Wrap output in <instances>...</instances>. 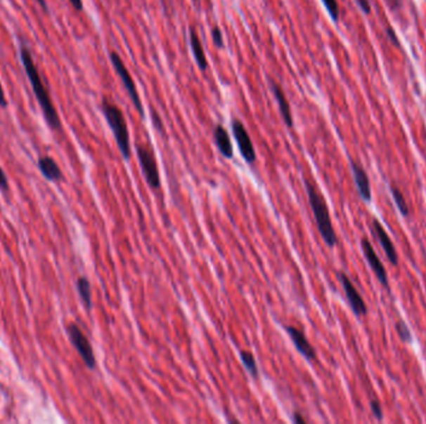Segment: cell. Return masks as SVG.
Masks as SVG:
<instances>
[{
	"label": "cell",
	"mask_w": 426,
	"mask_h": 424,
	"mask_svg": "<svg viewBox=\"0 0 426 424\" xmlns=\"http://www.w3.org/2000/svg\"><path fill=\"white\" fill-rule=\"evenodd\" d=\"M20 60H22L24 70L27 74L29 81L33 87L34 95L38 100V104L43 110L45 121L49 125L50 128L54 131H59L61 128L60 116L55 109L54 104L50 98L49 91L45 87L44 82L41 80V77L39 74L38 67L35 66L33 60V55L30 50L25 45H22L20 48Z\"/></svg>",
	"instance_id": "1"
},
{
	"label": "cell",
	"mask_w": 426,
	"mask_h": 424,
	"mask_svg": "<svg viewBox=\"0 0 426 424\" xmlns=\"http://www.w3.org/2000/svg\"><path fill=\"white\" fill-rule=\"evenodd\" d=\"M304 185H306L308 201H309L311 211L314 214V219L317 222L318 230L321 233V237L329 248H334L338 243V238H337V234H335L333 223L330 219L327 201L323 198L322 193L318 191L317 187L311 180H304Z\"/></svg>",
	"instance_id": "2"
},
{
	"label": "cell",
	"mask_w": 426,
	"mask_h": 424,
	"mask_svg": "<svg viewBox=\"0 0 426 424\" xmlns=\"http://www.w3.org/2000/svg\"><path fill=\"white\" fill-rule=\"evenodd\" d=\"M103 114L109 124L110 128L114 133L117 147L120 150L122 157L130 159L131 157V146H130V135L126 124L125 116L116 105L111 104L106 98L103 100Z\"/></svg>",
	"instance_id": "3"
},
{
	"label": "cell",
	"mask_w": 426,
	"mask_h": 424,
	"mask_svg": "<svg viewBox=\"0 0 426 424\" xmlns=\"http://www.w3.org/2000/svg\"><path fill=\"white\" fill-rule=\"evenodd\" d=\"M110 60L112 62V66L115 69L116 74L120 77L122 85H124L126 91L129 93V96L131 98L132 104L135 106V109L140 114V116L143 117L145 116V114H143V105H142L140 95L137 93L136 85H135V82L132 80L131 75H130V72H129L127 67L124 64V61L121 59L120 55L115 53V51H111L110 53Z\"/></svg>",
	"instance_id": "4"
},
{
	"label": "cell",
	"mask_w": 426,
	"mask_h": 424,
	"mask_svg": "<svg viewBox=\"0 0 426 424\" xmlns=\"http://www.w3.org/2000/svg\"><path fill=\"white\" fill-rule=\"evenodd\" d=\"M137 158L141 166L142 173L145 175V180L148 182V185L153 190H159L161 185V180H160L159 167L156 158L153 156V153L145 146H136Z\"/></svg>",
	"instance_id": "5"
},
{
	"label": "cell",
	"mask_w": 426,
	"mask_h": 424,
	"mask_svg": "<svg viewBox=\"0 0 426 424\" xmlns=\"http://www.w3.org/2000/svg\"><path fill=\"white\" fill-rule=\"evenodd\" d=\"M67 335H69L72 346L77 348V352L82 356L85 364L88 366L89 369H95L96 359L93 355V350L88 338L82 331V329L75 324H71L70 326L67 327Z\"/></svg>",
	"instance_id": "6"
},
{
	"label": "cell",
	"mask_w": 426,
	"mask_h": 424,
	"mask_svg": "<svg viewBox=\"0 0 426 424\" xmlns=\"http://www.w3.org/2000/svg\"><path fill=\"white\" fill-rule=\"evenodd\" d=\"M232 131H233V137H235V142H237V146H238L242 157L245 158L247 164H254L256 159H257L256 150H254L253 142H252L251 137L248 135V131H247L245 125L238 119H233V121H232Z\"/></svg>",
	"instance_id": "7"
},
{
	"label": "cell",
	"mask_w": 426,
	"mask_h": 424,
	"mask_svg": "<svg viewBox=\"0 0 426 424\" xmlns=\"http://www.w3.org/2000/svg\"><path fill=\"white\" fill-rule=\"evenodd\" d=\"M339 281L344 289L345 298L349 303L350 309L356 316H366L368 314L366 301L361 298L359 291L356 290L354 284L351 283L349 277L343 272H338Z\"/></svg>",
	"instance_id": "8"
},
{
	"label": "cell",
	"mask_w": 426,
	"mask_h": 424,
	"mask_svg": "<svg viewBox=\"0 0 426 424\" xmlns=\"http://www.w3.org/2000/svg\"><path fill=\"white\" fill-rule=\"evenodd\" d=\"M361 251H363V254L366 256L369 267H372L373 272H374L375 277H377V280L380 281L382 286L387 289V290H389L388 274H387V270H385V267L382 265L380 258L377 256V253L374 251L370 240L368 239V238H363L361 241Z\"/></svg>",
	"instance_id": "9"
},
{
	"label": "cell",
	"mask_w": 426,
	"mask_h": 424,
	"mask_svg": "<svg viewBox=\"0 0 426 424\" xmlns=\"http://www.w3.org/2000/svg\"><path fill=\"white\" fill-rule=\"evenodd\" d=\"M284 330L288 333L290 340L295 343V348L299 354L308 359V361H314L317 359V351L316 348L311 346V343L308 341V338H306L304 332L301 331L299 329L292 326V325H285Z\"/></svg>",
	"instance_id": "10"
},
{
	"label": "cell",
	"mask_w": 426,
	"mask_h": 424,
	"mask_svg": "<svg viewBox=\"0 0 426 424\" xmlns=\"http://www.w3.org/2000/svg\"><path fill=\"white\" fill-rule=\"evenodd\" d=\"M350 166H351L355 185H356L359 196L366 203H369L372 201V187H370L369 175L366 173V169L363 168L358 162L350 161Z\"/></svg>",
	"instance_id": "11"
},
{
	"label": "cell",
	"mask_w": 426,
	"mask_h": 424,
	"mask_svg": "<svg viewBox=\"0 0 426 424\" xmlns=\"http://www.w3.org/2000/svg\"><path fill=\"white\" fill-rule=\"evenodd\" d=\"M373 229H374V233L377 235V239L382 245V251L385 253V256H388L389 261L393 264L394 267H398L399 258H398L396 249H395L393 241L387 233V230L384 229L382 223L377 220V218L373 219Z\"/></svg>",
	"instance_id": "12"
},
{
	"label": "cell",
	"mask_w": 426,
	"mask_h": 424,
	"mask_svg": "<svg viewBox=\"0 0 426 424\" xmlns=\"http://www.w3.org/2000/svg\"><path fill=\"white\" fill-rule=\"evenodd\" d=\"M269 86H271L272 93H273L274 98L277 100V104H278L280 114L283 117L284 124L288 126L290 128H292L293 125H295L293 124V116H292V112H290V102L287 100V96L284 93L283 88L279 86L278 84L274 81V80H269Z\"/></svg>",
	"instance_id": "13"
},
{
	"label": "cell",
	"mask_w": 426,
	"mask_h": 424,
	"mask_svg": "<svg viewBox=\"0 0 426 424\" xmlns=\"http://www.w3.org/2000/svg\"><path fill=\"white\" fill-rule=\"evenodd\" d=\"M213 138H214L216 146H217L219 152L224 157L227 158V159L233 158V146H232V142H231L230 135H228V132L224 128V126L217 125L214 127Z\"/></svg>",
	"instance_id": "14"
},
{
	"label": "cell",
	"mask_w": 426,
	"mask_h": 424,
	"mask_svg": "<svg viewBox=\"0 0 426 424\" xmlns=\"http://www.w3.org/2000/svg\"><path fill=\"white\" fill-rule=\"evenodd\" d=\"M190 44H191L192 54L196 60L197 65L202 71L207 70V58L203 51L201 40L197 35L196 29L193 27H190Z\"/></svg>",
	"instance_id": "15"
},
{
	"label": "cell",
	"mask_w": 426,
	"mask_h": 424,
	"mask_svg": "<svg viewBox=\"0 0 426 424\" xmlns=\"http://www.w3.org/2000/svg\"><path fill=\"white\" fill-rule=\"evenodd\" d=\"M38 167L40 172L43 173L45 178L49 180H63V172L60 167L55 162L51 157L39 158Z\"/></svg>",
	"instance_id": "16"
},
{
	"label": "cell",
	"mask_w": 426,
	"mask_h": 424,
	"mask_svg": "<svg viewBox=\"0 0 426 424\" xmlns=\"http://www.w3.org/2000/svg\"><path fill=\"white\" fill-rule=\"evenodd\" d=\"M77 291L82 298V301L88 310L93 307V296H91V285L86 277H79L77 281Z\"/></svg>",
	"instance_id": "17"
},
{
	"label": "cell",
	"mask_w": 426,
	"mask_h": 424,
	"mask_svg": "<svg viewBox=\"0 0 426 424\" xmlns=\"http://www.w3.org/2000/svg\"><path fill=\"white\" fill-rule=\"evenodd\" d=\"M240 359H242V364L246 367V370L248 371V373L253 377V378H258L259 375V370H258L257 361L254 359V356L250 351H240Z\"/></svg>",
	"instance_id": "18"
},
{
	"label": "cell",
	"mask_w": 426,
	"mask_h": 424,
	"mask_svg": "<svg viewBox=\"0 0 426 424\" xmlns=\"http://www.w3.org/2000/svg\"><path fill=\"white\" fill-rule=\"evenodd\" d=\"M390 192H392V196H393L394 201L396 204V207L399 209V212L401 213V216L404 217H409L410 211L408 203L405 201V197L403 196V193L400 191L399 188L396 185H390Z\"/></svg>",
	"instance_id": "19"
},
{
	"label": "cell",
	"mask_w": 426,
	"mask_h": 424,
	"mask_svg": "<svg viewBox=\"0 0 426 424\" xmlns=\"http://www.w3.org/2000/svg\"><path fill=\"white\" fill-rule=\"evenodd\" d=\"M395 330L398 332V336H399L400 340H401L403 343H411V341H413L411 331H410L409 327L405 324L404 321H398L396 325H395Z\"/></svg>",
	"instance_id": "20"
},
{
	"label": "cell",
	"mask_w": 426,
	"mask_h": 424,
	"mask_svg": "<svg viewBox=\"0 0 426 424\" xmlns=\"http://www.w3.org/2000/svg\"><path fill=\"white\" fill-rule=\"evenodd\" d=\"M323 4L325 6V9L328 11L329 15L332 17L334 22L339 20V6L337 0H322Z\"/></svg>",
	"instance_id": "21"
},
{
	"label": "cell",
	"mask_w": 426,
	"mask_h": 424,
	"mask_svg": "<svg viewBox=\"0 0 426 424\" xmlns=\"http://www.w3.org/2000/svg\"><path fill=\"white\" fill-rule=\"evenodd\" d=\"M212 39L213 44L216 45L217 49H224V35H222V32H221V29L219 27H212Z\"/></svg>",
	"instance_id": "22"
},
{
	"label": "cell",
	"mask_w": 426,
	"mask_h": 424,
	"mask_svg": "<svg viewBox=\"0 0 426 424\" xmlns=\"http://www.w3.org/2000/svg\"><path fill=\"white\" fill-rule=\"evenodd\" d=\"M151 116H153V126H155V128L159 131L160 133H164V122L161 121V117H160V114L156 112V110H153V111H151Z\"/></svg>",
	"instance_id": "23"
},
{
	"label": "cell",
	"mask_w": 426,
	"mask_h": 424,
	"mask_svg": "<svg viewBox=\"0 0 426 424\" xmlns=\"http://www.w3.org/2000/svg\"><path fill=\"white\" fill-rule=\"evenodd\" d=\"M370 408H372V412L373 414H374V417L379 419V420H382V417H384V414H382V406H380V403L375 401V399H373V401H370Z\"/></svg>",
	"instance_id": "24"
},
{
	"label": "cell",
	"mask_w": 426,
	"mask_h": 424,
	"mask_svg": "<svg viewBox=\"0 0 426 424\" xmlns=\"http://www.w3.org/2000/svg\"><path fill=\"white\" fill-rule=\"evenodd\" d=\"M0 190L1 191L6 192L9 190V183H8V178H6L4 171L0 168Z\"/></svg>",
	"instance_id": "25"
},
{
	"label": "cell",
	"mask_w": 426,
	"mask_h": 424,
	"mask_svg": "<svg viewBox=\"0 0 426 424\" xmlns=\"http://www.w3.org/2000/svg\"><path fill=\"white\" fill-rule=\"evenodd\" d=\"M356 3H358V6L361 8L363 13H366V14H370V11H372V6H370V3H369V0H356Z\"/></svg>",
	"instance_id": "26"
},
{
	"label": "cell",
	"mask_w": 426,
	"mask_h": 424,
	"mask_svg": "<svg viewBox=\"0 0 426 424\" xmlns=\"http://www.w3.org/2000/svg\"><path fill=\"white\" fill-rule=\"evenodd\" d=\"M387 34H388L389 39L392 40V43L398 46V45H399V40H398V37L395 35V33H394V30L392 29V27H388V29H387Z\"/></svg>",
	"instance_id": "27"
},
{
	"label": "cell",
	"mask_w": 426,
	"mask_h": 424,
	"mask_svg": "<svg viewBox=\"0 0 426 424\" xmlns=\"http://www.w3.org/2000/svg\"><path fill=\"white\" fill-rule=\"evenodd\" d=\"M0 107H3V109L8 107V101H6V93H4L1 84H0Z\"/></svg>",
	"instance_id": "28"
},
{
	"label": "cell",
	"mask_w": 426,
	"mask_h": 424,
	"mask_svg": "<svg viewBox=\"0 0 426 424\" xmlns=\"http://www.w3.org/2000/svg\"><path fill=\"white\" fill-rule=\"evenodd\" d=\"M71 3V6H74V9L77 11H82L84 9V4H82V0H69Z\"/></svg>",
	"instance_id": "29"
},
{
	"label": "cell",
	"mask_w": 426,
	"mask_h": 424,
	"mask_svg": "<svg viewBox=\"0 0 426 424\" xmlns=\"http://www.w3.org/2000/svg\"><path fill=\"white\" fill-rule=\"evenodd\" d=\"M293 423L304 424L306 423V418H304V417L302 416V414H299L298 413V412H297V413H295V416H293Z\"/></svg>",
	"instance_id": "30"
},
{
	"label": "cell",
	"mask_w": 426,
	"mask_h": 424,
	"mask_svg": "<svg viewBox=\"0 0 426 424\" xmlns=\"http://www.w3.org/2000/svg\"><path fill=\"white\" fill-rule=\"evenodd\" d=\"M34 1L39 3V6H41V8L44 9V11H49V6H48V4H46V1H45V0H34Z\"/></svg>",
	"instance_id": "31"
},
{
	"label": "cell",
	"mask_w": 426,
	"mask_h": 424,
	"mask_svg": "<svg viewBox=\"0 0 426 424\" xmlns=\"http://www.w3.org/2000/svg\"><path fill=\"white\" fill-rule=\"evenodd\" d=\"M193 1H197V0H193Z\"/></svg>",
	"instance_id": "32"
}]
</instances>
